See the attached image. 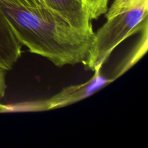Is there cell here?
<instances>
[{
	"label": "cell",
	"instance_id": "cell-5",
	"mask_svg": "<svg viewBox=\"0 0 148 148\" xmlns=\"http://www.w3.org/2000/svg\"><path fill=\"white\" fill-rule=\"evenodd\" d=\"M22 46L0 7V67L12 69L22 55Z\"/></svg>",
	"mask_w": 148,
	"mask_h": 148
},
{
	"label": "cell",
	"instance_id": "cell-3",
	"mask_svg": "<svg viewBox=\"0 0 148 148\" xmlns=\"http://www.w3.org/2000/svg\"><path fill=\"white\" fill-rule=\"evenodd\" d=\"M101 69L95 70L93 77L88 82L66 87L51 98L7 105L0 104V113L49 111L75 103L90 96L115 79L106 77L101 74Z\"/></svg>",
	"mask_w": 148,
	"mask_h": 148
},
{
	"label": "cell",
	"instance_id": "cell-2",
	"mask_svg": "<svg viewBox=\"0 0 148 148\" xmlns=\"http://www.w3.org/2000/svg\"><path fill=\"white\" fill-rule=\"evenodd\" d=\"M148 5L119 13L109 19L94 34L84 64L95 72L101 69L116 48L127 38L147 27Z\"/></svg>",
	"mask_w": 148,
	"mask_h": 148
},
{
	"label": "cell",
	"instance_id": "cell-6",
	"mask_svg": "<svg viewBox=\"0 0 148 148\" xmlns=\"http://www.w3.org/2000/svg\"><path fill=\"white\" fill-rule=\"evenodd\" d=\"M143 5H148V0H114L106 13V18L109 19L119 13Z\"/></svg>",
	"mask_w": 148,
	"mask_h": 148
},
{
	"label": "cell",
	"instance_id": "cell-9",
	"mask_svg": "<svg viewBox=\"0 0 148 148\" xmlns=\"http://www.w3.org/2000/svg\"><path fill=\"white\" fill-rule=\"evenodd\" d=\"M7 71L0 67V101L5 95L7 84H6V72Z\"/></svg>",
	"mask_w": 148,
	"mask_h": 148
},
{
	"label": "cell",
	"instance_id": "cell-4",
	"mask_svg": "<svg viewBox=\"0 0 148 148\" xmlns=\"http://www.w3.org/2000/svg\"><path fill=\"white\" fill-rule=\"evenodd\" d=\"M46 8L54 12L71 25L86 32H93L92 20L82 0H41Z\"/></svg>",
	"mask_w": 148,
	"mask_h": 148
},
{
	"label": "cell",
	"instance_id": "cell-1",
	"mask_svg": "<svg viewBox=\"0 0 148 148\" xmlns=\"http://www.w3.org/2000/svg\"><path fill=\"white\" fill-rule=\"evenodd\" d=\"M0 7L17 38L30 52L46 58L59 67L85 63L94 32L71 25L44 6L27 7L0 0Z\"/></svg>",
	"mask_w": 148,
	"mask_h": 148
},
{
	"label": "cell",
	"instance_id": "cell-7",
	"mask_svg": "<svg viewBox=\"0 0 148 148\" xmlns=\"http://www.w3.org/2000/svg\"><path fill=\"white\" fill-rule=\"evenodd\" d=\"M109 0H82L91 20H96L108 11Z\"/></svg>",
	"mask_w": 148,
	"mask_h": 148
},
{
	"label": "cell",
	"instance_id": "cell-8",
	"mask_svg": "<svg viewBox=\"0 0 148 148\" xmlns=\"http://www.w3.org/2000/svg\"><path fill=\"white\" fill-rule=\"evenodd\" d=\"M19 6H23L27 7H39L44 6L41 0H6Z\"/></svg>",
	"mask_w": 148,
	"mask_h": 148
}]
</instances>
